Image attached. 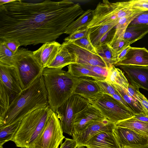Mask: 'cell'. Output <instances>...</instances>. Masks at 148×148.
<instances>
[{
    "label": "cell",
    "instance_id": "1",
    "mask_svg": "<svg viewBox=\"0 0 148 148\" xmlns=\"http://www.w3.org/2000/svg\"><path fill=\"white\" fill-rule=\"evenodd\" d=\"M84 12L71 0H14L0 7V40H16L25 46L55 41Z\"/></svg>",
    "mask_w": 148,
    "mask_h": 148
},
{
    "label": "cell",
    "instance_id": "2",
    "mask_svg": "<svg viewBox=\"0 0 148 148\" xmlns=\"http://www.w3.org/2000/svg\"><path fill=\"white\" fill-rule=\"evenodd\" d=\"M49 106L47 92L42 75L14 98L6 115L0 120V127L21 121L33 111Z\"/></svg>",
    "mask_w": 148,
    "mask_h": 148
},
{
    "label": "cell",
    "instance_id": "3",
    "mask_svg": "<svg viewBox=\"0 0 148 148\" xmlns=\"http://www.w3.org/2000/svg\"><path fill=\"white\" fill-rule=\"evenodd\" d=\"M42 75L47 92L49 105L53 112L73 95L79 78L62 69L46 68Z\"/></svg>",
    "mask_w": 148,
    "mask_h": 148
},
{
    "label": "cell",
    "instance_id": "4",
    "mask_svg": "<svg viewBox=\"0 0 148 148\" xmlns=\"http://www.w3.org/2000/svg\"><path fill=\"white\" fill-rule=\"evenodd\" d=\"M52 111L49 106L29 114L21 121L11 141L18 147L30 148L43 131Z\"/></svg>",
    "mask_w": 148,
    "mask_h": 148
},
{
    "label": "cell",
    "instance_id": "5",
    "mask_svg": "<svg viewBox=\"0 0 148 148\" xmlns=\"http://www.w3.org/2000/svg\"><path fill=\"white\" fill-rule=\"evenodd\" d=\"M142 9L131 6L129 1L112 3L103 0L97 4L94 10L93 18L87 28L89 29L114 22L118 23L121 18Z\"/></svg>",
    "mask_w": 148,
    "mask_h": 148
},
{
    "label": "cell",
    "instance_id": "6",
    "mask_svg": "<svg viewBox=\"0 0 148 148\" xmlns=\"http://www.w3.org/2000/svg\"><path fill=\"white\" fill-rule=\"evenodd\" d=\"M16 72L23 90L30 86L44 69L34 57L33 51L24 48L18 49L14 57Z\"/></svg>",
    "mask_w": 148,
    "mask_h": 148
},
{
    "label": "cell",
    "instance_id": "7",
    "mask_svg": "<svg viewBox=\"0 0 148 148\" xmlns=\"http://www.w3.org/2000/svg\"><path fill=\"white\" fill-rule=\"evenodd\" d=\"M106 118L116 124L133 117L134 114L111 96L102 93L87 99Z\"/></svg>",
    "mask_w": 148,
    "mask_h": 148
},
{
    "label": "cell",
    "instance_id": "8",
    "mask_svg": "<svg viewBox=\"0 0 148 148\" xmlns=\"http://www.w3.org/2000/svg\"><path fill=\"white\" fill-rule=\"evenodd\" d=\"M90 103L88 99L73 94L56 111L63 132L73 136L77 114Z\"/></svg>",
    "mask_w": 148,
    "mask_h": 148
},
{
    "label": "cell",
    "instance_id": "9",
    "mask_svg": "<svg viewBox=\"0 0 148 148\" xmlns=\"http://www.w3.org/2000/svg\"><path fill=\"white\" fill-rule=\"evenodd\" d=\"M60 121L53 111L42 133L30 148H58L65 138Z\"/></svg>",
    "mask_w": 148,
    "mask_h": 148
},
{
    "label": "cell",
    "instance_id": "10",
    "mask_svg": "<svg viewBox=\"0 0 148 148\" xmlns=\"http://www.w3.org/2000/svg\"><path fill=\"white\" fill-rule=\"evenodd\" d=\"M115 127V124L105 119L93 123L81 133L74 134L72 137L77 147H85L88 141L95 135L103 131L113 132Z\"/></svg>",
    "mask_w": 148,
    "mask_h": 148
},
{
    "label": "cell",
    "instance_id": "11",
    "mask_svg": "<svg viewBox=\"0 0 148 148\" xmlns=\"http://www.w3.org/2000/svg\"><path fill=\"white\" fill-rule=\"evenodd\" d=\"M105 119L101 111L90 103L77 114L74 122L73 135L81 133L93 123Z\"/></svg>",
    "mask_w": 148,
    "mask_h": 148
},
{
    "label": "cell",
    "instance_id": "12",
    "mask_svg": "<svg viewBox=\"0 0 148 148\" xmlns=\"http://www.w3.org/2000/svg\"><path fill=\"white\" fill-rule=\"evenodd\" d=\"M0 82L15 98L23 90L14 66L0 63Z\"/></svg>",
    "mask_w": 148,
    "mask_h": 148
},
{
    "label": "cell",
    "instance_id": "13",
    "mask_svg": "<svg viewBox=\"0 0 148 148\" xmlns=\"http://www.w3.org/2000/svg\"><path fill=\"white\" fill-rule=\"evenodd\" d=\"M61 45L55 41L46 42L33 51V56L42 68L48 67L56 58Z\"/></svg>",
    "mask_w": 148,
    "mask_h": 148
},
{
    "label": "cell",
    "instance_id": "14",
    "mask_svg": "<svg viewBox=\"0 0 148 148\" xmlns=\"http://www.w3.org/2000/svg\"><path fill=\"white\" fill-rule=\"evenodd\" d=\"M130 83L136 87L148 91V66H121Z\"/></svg>",
    "mask_w": 148,
    "mask_h": 148
},
{
    "label": "cell",
    "instance_id": "15",
    "mask_svg": "<svg viewBox=\"0 0 148 148\" xmlns=\"http://www.w3.org/2000/svg\"><path fill=\"white\" fill-rule=\"evenodd\" d=\"M64 42L68 47L77 56V63L108 68L105 62L97 54L92 53L73 43Z\"/></svg>",
    "mask_w": 148,
    "mask_h": 148
},
{
    "label": "cell",
    "instance_id": "16",
    "mask_svg": "<svg viewBox=\"0 0 148 148\" xmlns=\"http://www.w3.org/2000/svg\"><path fill=\"white\" fill-rule=\"evenodd\" d=\"M114 65L148 66V50L144 47H131L124 57Z\"/></svg>",
    "mask_w": 148,
    "mask_h": 148
},
{
    "label": "cell",
    "instance_id": "17",
    "mask_svg": "<svg viewBox=\"0 0 148 148\" xmlns=\"http://www.w3.org/2000/svg\"><path fill=\"white\" fill-rule=\"evenodd\" d=\"M114 133L122 147L129 145H143L148 144V137L125 127H115Z\"/></svg>",
    "mask_w": 148,
    "mask_h": 148
},
{
    "label": "cell",
    "instance_id": "18",
    "mask_svg": "<svg viewBox=\"0 0 148 148\" xmlns=\"http://www.w3.org/2000/svg\"><path fill=\"white\" fill-rule=\"evenodd\" d=\"M88 148H122L114 131H103L95 135L86 143Z\"/></svg>",
    "mask_w": 148,
    "mask_h": 148
},
{
    "label": "cell",
    "instance_id": "19",
    "mask_svg": "<svg viewBox=\"0 0 148 148\" xmlns=\"http://www.w3.org/2000/svg\"><path fill=\"white\" fill-rule=\"evenodd\" d=\"M102 93L96 80L90 77L79 78V81L73 94L79 95L86 99Z\"/></svg>",
    "mask_w": 148,
    "mask_h": 148
},
{
    "label": "cell",
    "instance_id": "20",
    "mask_svg": "<svg viewBox=\"0 0 148 148\" xmlns=\"http://www.w3.org/2000/svg\"><path fill=\"white\" fill-rule=\"evenodd\" d=\"M77 60L75 54L69 49L64 42L61 44L56 58L47 68L62 69L67 65L77 63Z\"/></svg>",
    "mask_w": 148,
    "mask_h": 148
},
{
    "label": "cell",
    "instance_id": "21",
    "mask_svg": "<svg viewBox=\"0 0 148 148\" xmlns=\"http://www.w3.org/2000/svg\"><path fill=\"white\" fill-rule=\"evenodd\" d=\"M110 83L124 99L134 115L145 114L141 103L137 99V96L135 97L132 95L127 90L117 84Z\"/></svg>",
    "mask_w": 148,
    "mask_h": 148
},
{
    "label": "cell",
    "instance_id": "22",
    "mask_svg": "<svg viewBox=\"0 0 148 148\" xmlns=\"http://www.w3.org/2000/svg\"><path fill=\"white\" fill-rule=\"evenodd\" d=\"M93 15L94 10L88 9L84 11L68 26L64 34L69 35L75 31L87 28L93 18Z\"/></svg>",
    "mask_w": 148,
    "mask_h": 148
},
{
    "label": "cell",
    "instance_id": "23",
    "mask_svg": "<svg viewBox=\"0 0 148 148\" xmlns=\"http://www.w3.org/2000/svg\"><path fill=\"white\" fill-rule=\"evenodd\" d=\"M148 33V25H128L123 36V39L131 45Z\"/></svg>",
    "mask_w": 148,
    "mask_h": 148
},
{
    "label": "cell",
    "instance_id": "24",
    "mask_svg": "<svg viewBox=\"0 0 148 148\" xmlns=\"http://www.w3.org/2000/svg\"><path fill=\"white\" fill-rule=\"evenodd\" d=\"M116 127L126 128L148 137V123L141 121L133 117L115 124Z\"/></svg>",
    "mask_w": 148,
    "mask_h": 148
},
{
    "label": "cell",
    "instance_id": "25",
    "mask_svg": "<svg viewBox=\"0 0 148 148\" xmlns=\"http://www.w3.org/2000/svg\"><path fill=\"white\" fill-rule=\"evenodd\" d=\"M118 23L114 22L89 29V39L92 45L95 49L99 46L102 38L108 32L114 27Z\"/></svg>",
    "mask_w": 148,
    "mask_h": 148
},
{
    "label": "cell",
    "instance_id": "26",
    "mask_svg": "<svg viewBox=\"0 0 148 148\" xmlns=\"http://www.w3.org/2000/svg\"><path fill=\"white\" fill-rule=\"evenodd\" d=\"M68 72L76 77H88L96 80H103L106 79V78L95 73L80 64L76 63L70 64L68 65Z\"/></svg>",
    "mask_w": 148,
    "mask_h": 148
},
{
    "label": "cell",
    "instance_id": "27",
    "mask_svg": "<svg viewBox=\"0 0 148 148\" xmlns=\"http://www.w3.org/2000/svg\"><path fill=\"white\" fill-rule=\"evenodd\" d=\"M105 80L117 84L127 90L129 83L121 70L114 65L108 69V73Z\"/></svg>",
    "mask_w": 148,
    "mask_h": 148
},
{
    "label": "cell",
    "instance_id": "28",
    "mask_svg": "<svg viewBox=\"0 0 148 148\" xmlns=\"http://www.w3.org/2000/svg\"><path fill=\"white\" fill-rule=\"evenodd\" d=\"M145 10H146L142 9L131 15L121 18L115 26L114 33L110 43L112 44L118 38H123V35L129 24L137 16Z\"/></svg>",
    "mask_w": 148,
    "mask_h": 148
},
{
    "label": "cell",
    "instance_id": "29",
    "mask_svg": "<svg viewBox=\"0 0 148 148\" xmlns=\"http://www.w3.org/2000/svg\"><path fill=\"white\" fill-rule=\"evenodd\" d=\"M14 99V97L10 91L0 83V120L6 115Z\"/></svg>",
    "mask_w": 148,
    "mask_h": 148
},
{
    "label": "cell",
    "instance_id": "30",
    "mask_svg": "<svg viewBox=\"0 0 148 148\" xmlns=\"http://www.w3.org/2000/svg\"><path fill=\"white\" fill-rule=\"evenodd\" d=\"M95 49L97 54L105 62L108 69L116 63V58L114 52L108 44L99 46Z\"/></svg>",
    "mask_w": 148,
    "mask_h": 148
},
{
    "label": "cell",
    "instance_id": "31",
    "mask_svg": "<svg viewBox=\"0 0 148 148\" xmlns=\"http://www.w3.org/2000/svg\"><path fill=\"white\" fill-rule=\"evenodd\" d=\"M21 121H18L10 125L0 127V146L11 141L17 130Z\"/></svg>",
    "mask_w": 148,
    "mask_h": 148
},
{
    "label": "cell",
    "instance_id": "32",
    "mask_svg": "<svg viewBox=\"0 0 148 148\" xmlns=\"http://www.w3.org/2000/svg\"><path fill=\"white\" fill-rule=\"evenodd\" d=\"M15 54L3 43L0 41V63L14 66Z\"/></svg>",
    "mask_w": 148,
    "mask_h": 148
},
{
    "label": "cell",
    "instance_id": "33",
    "mask_svg": "<svg viewBox=\"0 0 148 148\" xmlns=\"http://www.w3.org/2000/svg\"><path fill=\"white\" fill-rule=\"evenodd\" d=\"M71 43H73L92 53L97 54L95 48L93 46L90 41L88 33L86 36L84 37Z\"/></svg>",
    "mask_w": 148,
    "mask_h": 148
},
{
    "label": "cell",
    "instance_id": "34",
    "mask_svg": "<svg viewBox=\"0 0 148 148\" xmlns=\"http://www.w3.org/2000/svg\"><path fill=\"white\" fill-rule=\"evenodd\" d=\"M96 81L102 93L108 94L112 96L118 92L115 88L110 82L105 80H96Z\"/></svg>",
    "mask_w": 148,
    "mask_h": 148
},
{
    "label": "cell",
    "instance_id": "35",
    "mask_svg": "<svg viewBox=\"0 0 148 148\" xmlns=\"http://www.w3.org/2000/svg\"><path fill=\"white\" fill-rule=\"evenodd\" d=\"M130 44L123 39L119 38L116 40L110 46L112 48L116 57L117 55Z\"/></svg>",
    "mask_w": 148,
    "mask_h": 148
},
{
    "label": "cell",
    "instance_id": "36",
    "mask_svg": "<svg viewBox=\"0 0 148 148\" xmlns=\"http://www.w3.org/2000/svg\"><path fill=\"white\" fill-rule=\"evenodd\" d=\"M89 29H83L75 31L71 34L64 39V42L66 43H72L74 41L86 36L88 33Z\"/></svg>",
    "mask_w": 148,
    "mask_h": 148
},
{
    "label": "cell",
    "instance_id": "37",
    "mask_svg": "<svg viewBox=\"0 0 148 148\" xmlns=\"http://www.w3.org/2000/svg\"><path fill=\"white\" fill-rule=\"evenodd\" d=\"M139 24L148 25V10H145L137 16L128 25Z\"/></svg>",
    "mask_w": 148,
    "mask_h": 148
},
{
    "label": "cell",
    "instance_id": "38",
    "mask_svg": "<svg viewBox=\"0 0 148 148\" xmlns=\"http://www.w3.org/2000/svg\"><path fill=\"white\" fill-rule=\"evenodd\" d=\"M95 73L106 78L108 73V69L98 66L82 64Z\"/></svg>",
    "mask_w": 148,
    "mask_h": 148
},
{
    "label": "cell",
    "instance_id": "39",
    "mask_svg": "<svg viewBox=\"0 0 148 148\" xmlns=\"http://www.w3.org/2000/svg\"><path fill=\"white\" fill-rule=\"evenodd\" d=\"M1 41L3 42L8 48L14 54H16L19 47L21 46L20 42L18 40H13Z\"/></svg>",
    "mask_w": 148,
    "mask_h": 148
},
{
    "label": "cell",
    "instance_id": "40",
    "mask_svg": "<svg viewBox=\"0 0 148 148\" xmlns=\"http://www.w3.org/2000/svg\"><path fill=\"white\" fill-rule=\"evenodd\" d=\"M136 95L137 99L141 103L145 114L148 116V100L145 96L137 90Z\"/></svg>",
    "mask_w": 148,
    "mask_h": 148
},
{
    "label": "cell",
    "instance_id": "41",
    "mask_svg": "<svg viewBox=\"0 0 148 148\" xmlns=\"http://www.w3.org/2000/svg\"><path fill=\"white\" fill-rule=\"evenodd\" d=\"M129 1L130 5L131 6L148 10V0H132Z\"/></svg>",
    "mask_w": 148,
    "mask_h": 148
},
{
    "label": "cell",
    "instance_id": "42",
    "mask_svg": "<svg viewBox=\"0 0 148 148\" xmlns=\"http://www.w3.org/2000/svg\"><path fill=\"white\" fill-rule=\"evenodd\" d=\"M77 145L73 139L65 138L64 141L60 145V148H76Z\"/></svg>",
    "mask_w": 148,
    "mask_h": 148
},
{
    "label": "cell",
    "instance_id": "43",
    "mask_svg": "<svg viewBox=\"0 0 148 148\" xmlns=\"http://www.w3.org/2000/svg\"><path fill=\"white\" fill-rule=\"evenodd\" d=\"M130 47V45L128 46L117 55L116 63L121 61L124 57Z\"/></svg>",
    "mask_w": 148,
    "mask_h": 148
},
{
    "label": "cell",
    "instance_id": "44",
    "mask_svg": "<svg viewBox=\"0 0 148 148\" xmlns=\"http://www.w3.org/2000/svg\"><path fill=\"white\" fill-rule=\"evenodd\" d=\"M133 117L138 120L148 123V116L144 113L135 114Z\"/></svg>",
    "mask_w": 148,
    "mask_h": 148
},
{
    "label": "cell",
    "instance_id": "45",
    "mask_svg": "<svg viewBox=\"0 0 148 148\" xmlns=\"http://www.w3.org/2000/svg\"><path fill=\"white\" fill-rule=\"evenodd\" d=\"M122 148H148V144L143 145H129L123 146Z\"/></svg>",
    "mask_w": 148,
    "mask_h": 148
},
{
    "label": "cell",
    "instance_id": "46",
    "mask_svg": "<svg viewBox=\"0 0 148 148\" xmlns=\"http://www.w3.org/2000/svg\"><path fill=\"white\" fill-rule=\"evenodd\" d=\"M14 0H0V7L12 2Z\"/></svg>",
    "mask_w": 148,
    "mask_h": 148
},
{
    "label": "cell",
    "instance_id": "47",
    "mask_svg": "<svg viewBox=\"0 0 148 148\" xmlns=\"http://www.w3.org/2000/svg\"><path fill=\"white\" fill-rule=\"evenodd\" d=\"M76 148H85L83 147H77Z\"/></svg>",
    "mask_w": 148,
    "mask_h": 148
},
{
    "label": "cell",
    "instance_id": "48",
    "mask_svg": "<svg viewBox=\"0 0 148 148\" xmlns=\"http://www.w3.org/2000/svg\"><path fill=\"white\" fill-rule=\"evenodd\" d=\"M0 148H3V146H0Z\"/></svg>",
    "mask_w": 148,
    "mask_h": 148
}]
</instances>
